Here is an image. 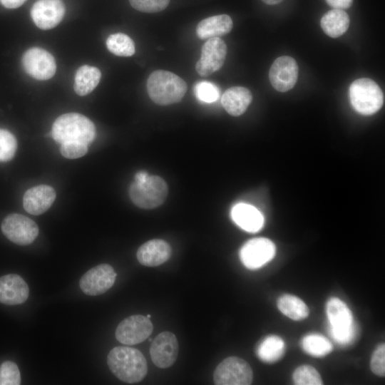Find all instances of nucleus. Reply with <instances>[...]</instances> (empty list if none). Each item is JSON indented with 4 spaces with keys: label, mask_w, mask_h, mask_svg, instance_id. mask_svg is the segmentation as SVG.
Masks as SVG:
<instances>
[{
    "label": "nucleus",
    "mask_w": 385,
    "mask_h": 385,
    "mask_svg": "<svg viewBox=\"0 0 385 385\" xmlns=\"http://www.w3.org/2000/svg\"><path fill=\"white\" fill-rule=\"evenodd\" d=\"M107 364L118 379L129 384L142 381L148 372L144 355L138 349L129 346L113 348L108 354Z\"/></svg>",
    "instance_id": "f257e3e1"
},
{
    "label": "nucleus",
    "mask_w": 385,
    "mask_h": 385,
    "mask_svg": "<svg viewBox=\"0 0 385 385\" xmlns=\"http://www.w3.org/2000/svg\"><path fill=\"white\" fill-rule=\"evenodd\" d=\"M51 135L59 144L80 143L89 145L95 138L96 128L85 115L68 113L56 119L52 125Z\"/></svg>",
    "instance_id": "f03ea898"
},
{
    "label": "nucleus",
    "mask_w": 385,
    "mask_h": 385,
    "mask_svg": "<svg viewBox=\"0 0 385 385\" xmlns=\"http://www.w3.org/2000/svg\"><path fill=\"white\" fill-rule=\"evenodd\" d=\"M147 91L155 103L167 106L181 101L187 91V84L170 71L158 70L149 76Z\"/></svg>",
    "instance_id": "7ed1b4c3"
},
{
    "label": "nucleus",
    "mask_w": 385,
    "mask_h": 385,
    "mask_svg": "<svg viewBox=\"0 0 385 385\" xmlns=\"http://www.w3.org/2000/svg\"><path fill=\"white\" fill-rule=\"evenodd\" d=\"M326 312L332 338L341 345L351 344L357 335V329L347 305L341 299L332 297L327 303Z\"/></svg>",
    "instance_id": "20e7f679"
},
{
    "label": "nucleus",
    "mask_w": 385,
    "mask_h": 385,
    "mask_svg": "<svg viewBox=\"0 0 385 385\" xmlns=\"http://www.w3.org/2000/svg\"><path fill=\"white\" fill-rule=\"evenodd\" d=\"M168 192L165 181L158 175L135 180L129 187L131 201L138 207L153 209L162 205Z\"/></svg>",
    "instance_id": "39448f33"
},
{
    "label": "nucleus",
    "mask_w": 385,
    "mask_h": 385,
    "mask_svg": "<svg viewBox=\"0 0 385 385\" xmlns=\"http://www.w3.org/2000/svg\"><path fill=\"white\" fill-rule=\"evenodd\" d=\"M349 98L352 107L359 113L370 115L379 111L384 104V94L373 80L361 78L349 86Z\"/></svg>",
    "instance_id": "423d86ee"
},
{
    "label": "nucleus",
    "mask_w": 385,
    "mask_h": 385,
    "mask_svg": "<svg viewBox=\"0 0 385 385\" xmlns=\"http://www.w3.org/2000/svg\"><path fill=\"white\" fill-rule=\"evenodd\" d=\"M253 379L250 364L237 356H229L221 361L213 374L217 385H249Z\"/></svg>",
    "instance_id": "0eeeda50"
},
{
    "label": "nucleus",
    "mask_w": 385,
    "mask_h": 385,
    "mask_svg": "<svg viewBox=\"0 0 385 385\" xmlns=\"http://www.w3.org/2000/svg\"><path fill=\"white\" fill-rule=\"evenodd\" d=\"M3 234L12 242L19 245L31 244L38 235L36 223L21 214L7 215L1 223Z\"/></svg>",
    "instance_id": "6e6552de"
},
{
    "label": "nucleus",
    "mask_w": 385,
    "mask_h": 385,
    "mask_svg": "<svg viewBox=\"0 0 385 385\" xmlns=\"http://www.w3.org/2000/svg\"><path fill=\"white\" fill-rule=\"evenodd\" d=\"M153 329V326L149 318L141 314H134L119 323L115 330V338L123 344L135 345L150 337Z\"/></svg>",
    "instance_id": "1a4fd4ad"
},
{
    "label": "nucleus",
    "mask_w": 385,
    "mask_h": 385,
    "mask_svg": "<svg viewBox=\"0 0 385 385\" xmlns=\"http://www.w3.org/2000/svg\"><path fill=\"white\" fill-rule=\"evenodd\" d=\"M275 252V245L270 240L253 238L242 245L240 258L247 268L256 270L270 262L274 257Z\"/></svg>",
    "instance_id": "9d476101"
},
{
    "label": "nucleus",
    "mask_w": 385,
    "mask_h": 385,
    "mask_svg": "<svg viewBox=\"0 0 385 385\" xmlns=\"http://www.w3.org/2000/svg\"><path fill=\"white\" fill-rule=\"evenodd\" d=\"M22 64L29 75L40 81L52 78L56 70L53 56L45 49L38 47L31 48L24 53Z\"/></svg>",
    "instance_id": "9b49d317"
},
{
    "label": "nucleus",
    "mask_w": 385,
    "mask_h": 385,
    "mask_svg": "<svg viewBox=\"0 0 385 385\" xmlns=\"http://www.w3.org/2000/svg\"><path fill=\"white\" fill-rule=\"evenodd\" d=\"M115 278L116 273L110 265L101 264L91 268L81 277L79 286L86 294L97 296L111 288Z\"/></svg>",
    "instance_id": "f8f14e48"
},
{
    "label": "nucleus",
    "mask_w": 385,
    "mask_h": 385,
    "mask_svg": "<svg viewBox=\"0 0 385 385\" xmlns=\"http://www.w3.org/2000/svg\"><path fill=\"white\" fill-rule=\"evenodd\" d=\"M227 46L219 37L209 38L202 46L201 56L195 69L201 76H207L218 71L223 65Z\"/></svg>",
    "instance_id": "ddd939ff"
},
{
    "label": "nucleus",
    "mask_w": 385,
    "mask_h": 385,
    "mask_svg": "<svg viewBox=\"0 0 385 385\" xmlns=\"http://www.w3.org/2000/svg\"><path fill=\"white\" fill-rule=\"evenodd\" d=\"M298 77V66L296 61L288 56H280L272 63L269 79L272 87L279 92L292 89Z\"/></svg>",
    "instance_id": "4468645a"
},
{
    "label": "nucleus",
    "mask_w": 385,
    "mask_h": 385,
    "mask_svg": "<svg viewBox=\"0 0 385 385\" xmlns=\"http://www.w3.org/2000/svg\"><path fill=\"white\" fill-rule=\"evenodd\" d=\"M178 350L179 346L175 335L168 331H164L152 342L150 354L156 366L166 369L175 363Z\"/></svg>",
    "instance_id": "2eb2a0df"
},
{
    "label": "nucleus",
    "mask_w": 385,
    "mask_h": 385,
    "mask_svg": "<svg viewBox=\"0 0 385 385\" xmlns=\"http://www.w3.org/2000/svg\"><path fill=\"white\" fill-rule=\"evenodd\" d=\"M65 14L62 0H38L33 5L31 16L37 27L48 30L56 26Z\"/></svg>",
    "instance_id": "dca6fc26"
},
{
    "label": "nucleus",
    "mask_w": 385,
    "mask_h": 385,
    "mask_svg": "<svg viewBox=\"0 0 385 385\" xmlns=\"http://www.w3.org/2000/svg\"><path fill=\"white\" fill-rule=\"evenodd\" d=\"M56 199L55 190L47 185H39L26 191L23 198L25 210L38 215L48 210Z\"/></svg>",
    "instance_id": "f3484780"
},
{
    "label": "nucleus",
    "mask_w": 385,
    "mask_h": 385,
    "mask_svg": "<svg viewBox=\"0 0 385 385\" xmlns=\"http://www.w3.org/2000/svg\"><path fill=\"white\" fill-rule=\"evenodd\" d=\"M29 294V287L19 275L9 274L0 277V302L7 305L22 304Z\"/></svg>",
    "instance_id": "a211bd4d"
},
{
    "label": "nucleus",
    "mask_w": 385,
    "mask_h": 385,
    "mask_svg": "<svg viewBox=\"0 0 385 385\" xmlns=\"http://www.w3.org/2000/svg\"><path fill=\"white\" fill-rule=\"evenodd\" d=\"M171 247L165 240L153 239L143 244L138 250V261L146 267H157L169 260Z\"/></svg>",
    "instance_id": "6ab92c4d"
},
{
    "label": "nucleus",
    "mask_w": 385,
    "mask_h": 385,
    "mask_svg": "<svg viewBox=\"0 0 385 385\" xmlns=\"http://www.w3.org/2000/svg\"><path fill=\"white\" fill-rule=\"evenodd\" d=\"M231 216L240 227L249 232H258L264 224L262 214L254 206L246 203L235 205L232 209Z\"/></svg>",
    "instance_id": "aec40b11"
},
{
    "label": "nucleus",
    "mask_w": 385,
    "mask_h": 385,
    "mask_svg": "<svg viewBox=\"0 0 385 385\" xmlns=\"http://www.w3.org/2000/svg\"><path fill=\"white\" fill-rule=\"evenodd\" d=\"M252 100L250 90L241 86L228 88L222 94L221 103L225 110L232 116L243 114Z\"/></svg>",
    "instance_id": "412c9836"
},
{
    "label": "nucleus",
    "mask_w": 385,
    "mask_h": 385,
    "mask_svg": "<svg viewBox=\"0 0 385 385\" xmlns=\"http://www.w3.org/2000/svg\"><path fill=\"white\" fill-rule=\"evenodd\" d=\"M233 22L227 14L212 16L202 20L196 27V34L200 39H209L228 34Z\"/></svg>",
    "instance_id": "4be33fe9"
},
{
    "label": "nucleus",
    "mask_w": 385,
    "mask_h": 385,
    "mask_svg": "<svg viewBox=\"0 0 385 385\" xmlns=\"http://www.w3.org/2000/svg\"><path fill=\"white\" fill-rule=\"evenodd\" d=\"M349 21L346 12L342 9H333L323 15L320 25L327 36L338 38L347 31Z\"/></svg>",
    "instance_id": "5701e85b"
},
{
    "label": "nucleus",
    "mask_w": 385,
    "mask_h": 385,
    "mask_svg": "<svg viewBox=\"0 0 385 385\" xmlns=\"http://www.w3.org/2000/svg\"><path fill=\"white\" fill-rule=\"evenodd\" d=\"M101 77V73L98 68L88 65L81 66L75 75V92L81 96L89 94L97 86Z\"/></svg>",
    "instance_id": "b1692460"
},
{
    "label": "nucleus",
    "mask_w": 385,
    "mask_h": 385,
    "mask_svg": "<svg viewBox=\"0 0 385 385\" xmlns=\"http://www.w3.org/2000/svg\"><path fill=\"white\" fill-rule=\"evenodd\" d=\"M285 344L282 338L276 335L267 336L257 346L256 354L263 362L273 364L284 354Z\"/></svg>",
    "instance_id": "393cba45"
},
{
    "label": "nucleus",
    "mask_w": 385,
    "mask_h": 385,
    "mask_svg": "<svg viewBox=\"0 0 385 385\" xmlns=\"http://www.w3.org/2000/svg\"><path fill=\"white\" fill-rule=\"evenodd\" d=\"M279 310L291 319L299 321L307 318L309 309L299 297L289 294L280 296L277 300Z\"/></svg>",
    "instance_id": "a878e982"
},
{
    "label": "nucleus",
    "mask_w": 385,
    "mask_h": 385,
    "mask_svg": "<svg viewBox=\"0 0 385 385\" xmlns=\"http://www.w3.org/2000/svg\"><path fill=\"white\" fill-rule=\"evenodd\" d=\"M302 349L308 354L315 357H323L332 350L330 341L319 334L306 335L301 342Z\"/></svg>",
    "instance_id": "bb28decb"
},
{
    "label": "nucleus",
    "mask_w": 385,
    "mask_h": 385,
    "mask_svg": "<svg viewBox=\"0 0 385 385\" xmlns=\"http://www.w3.org/2000/svg\"><path fill=\"white\" fill-rule=\"evenodd\" d=\"M106 46L109 51L118 56H131L135 51L133 41L123 33L110 35L106 40Z\"/></svg>",
    "instance_id": "cd10ccee"
},
{
    "label": "nucleus",
    "mask_w": 385,
    "mask_h": 385,
    "mask_svg": "<svg viewBox=\"0 0 385 385\" xmlns=\"http://www.w3.org/2000/svg\"><path fill=\"white\" fill-rule=\"evenodd\" d=\"M292 379L297 385H322L320 374L315 368L309 365H302L293 373Z\"/></svg>",
    "instance_id": "c85d7f7f"
},
{
    "label": "nucleus",
    "mask_w": 385,
    "mask_h": 385,
    "mask_svg": "<svg viewBox=\"0 0 385 385\" xmlns=\"http://www.w3.org/2000/svg\"><path fill=\"white\" fill-rule=\"evenodd\" d=\"M17 148L15 136L9 130L0 128V162L13 158Z\"/></svg>",
    "instance_id": "c756f323"
},
{
    "label": "nucleus",
    "mask_w": 385,
    "mask_h": 385,
    "mask_svg": "<svg viewBox=\"0 0 385 385\" xmlns=\"http://www.w3.org/2000/svg\"><path fill=\"white\" fill-rule=\"evenodd\" d=\"M194 93L198 100L205 103H212L219 98L218 88L212 83L200 81L194 86Z\"/></svg>",
    "instance_id": "7c9ffc66"
},
{
    "label": "nucleus",
    "mask_w": 385,
    "mask_h": 385,
    "mask_svg": "<svg viewBox=\"0 0 385 385\" xmlns=\"http://www.w3.org/2000/svg\"><path fill=\"white\" fill-rule=\"evenodd\" d=\"M21 384V375L17 365L6 361L0 366V385H19Z\"/></svg>",
    "instance_id": "2f4dec72"
},
{
    "label": "nucleus",
    "mask_w": 385,
    "mask_h": 385,
    "mask_svg": "<svg viewBox=\"0 0 385 385\" xmlns=\"http://www.w3.org/2000/svg\"><path fill=\"white\" fill-rule=\"evenodd\" d=\"M170 0H129L136 10L145 13H156L164 10Z\"/></svg>",
    "instance_id": "473e14b6"
},
{
    "label": "nucleus",
    "mask_w": 385,
    "mask_h": 385,
    "mask_svg": "<svg viewBox=\"0 0 385 385\" xmlns=\"http://www.w3.org/2000/svg\"><path fill=\"white\" fill-rule=\"evenodd\" d=\"M373 373L379 376L385 375V345L379 344L374 350L370 362Z\"/></svg>",
    "instance_id": "72a5a7b5"
},
{
    "label": "nucleus",
    "mask_w": 385,
    "mask_h": 385,
    "mask_svg": "<svg viewBox=\"0 0 385 385\" xmlns=\"http://www.w3.org/2000/svg\"><path fill=\"white\" fill-rule=\"evenodd\" d=\"M88 146L80 143H66L61 144L60 151L63 157L68 159H76L86 154Z\"/></svg>",
    "instance_id": "f704fd0d"
},
{
    "label": "nucleus",
    "mask_w": 385,
    "mask_h": 385,
    "mask_svg": "<svg viewBox=\"0 0 385 385\" xmlns=\"http://www.w3.org/2000/svg\"><path fill=\"white\" fill-rule=\"evenodd\" d=\"M326 1L332 8L342 10L349 8L353 4V0H326Z\"/></svg>",
    "instance_id": "c9c22d12"
},
{
    "label": "nucleus",
    "mask_w": 385,
    "mask_h": 385,
    "mask_svg": "<svg viewBox=\"0 0 385 385\" xmlns=\"http://www.w3.org/2000/svg\"><path fill=\"white\" fill-rule=\"evenodd\" d=\"M26 0H0L1 4L8 9H16L21 6Z\"/></svg>",
    "instance_id": "e433bc0d"
},
{
    "label": "nucleus",
    "mask_w": 385,
    "mask_h": 385,
    "mask_svg": "<svg viewBox=\"0 0 385 385\" xmlns=\"http://www.w3.org/2000/svg\"><path fill=\"white\" fill-rule=\"evenodd\" d=\"M265 4L268 5H274L282 2L283 0H262Z\"/></svg>",
    "instance_id": "4c0bfd02"
},
{
    "label": "nucleus",
    "mask_w": 385,
    "mask_h": 385,
    "mask_svg": "<svg viewBox=\"0 0 385 385\" xmlns=\"http://www.w3.org/2000/svg\"><path fill=\"white\" fill-rule=\"evenodd\" d=\"M146 317L150 319L151 317V315L150 314H147Z\"/></svg>",
    "instance_id": "58836bf2"
}]
</instances>
